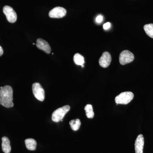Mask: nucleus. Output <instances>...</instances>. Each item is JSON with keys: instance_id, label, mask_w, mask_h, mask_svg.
I'll use <instances>...</instances> for the list:
<instances>
[{"instance_id": "nucleus-16", "label": "nucleus", "mask_w": 153, "mask_h": 153, "mask_svg": "<svg viewBox=\"0 0 153 153\" xmlns=\"http://www.w3.org/2000/svg\"><path fill=\"white\" fill-rule=\"evenodd\" d=\"M145 32L148 36L153 38V24H150L145 25L144 27Z\"/></svg>"}, {"instance_id": "nucleus-17", "label": "nucleus", "mask_w": 153, "mask_h": 153, "mask_svg": "<svg viewBox=\"0 0 153 153\" xmlns=\"http://www.w3.org/2000/svg\"><path fill=\"white\" fill-rule=\"evenodd\" d=\"M103 20V17L101 15L98 16L96 19V22L97 23H100L102 22Z\"/></svg>"}, {"instance_id": "nucleus-13", "label": "nucleus", "mask_w": 153, "mask_h": 153, "mask_svg": "<svg viewBox=\"0 0 153 153\" xmlns=\"http://www.w3.org/2000/svg\"><path fill=\"white\" fill-rule=\"evenodd\" d=\"M74 63L77 65L82 66L85 63L84 58L83 56L79 53H76L74 56Z\"/></svg>"}, {"instance_id": "nucleus-18", "label": "nucleus", "mask_w": 153, "mask_h": 153, "mask_svg": "<svg viewBox=\"0 0 153 153\" xmlns=\"http://www.w3.org/2000/svg\"><path fill=\"white\" fill-rule=\"evenodd\" d=\"M103 29L105 30H107L109 29L111 27V24L109 22H107V23L105 24L103 26Z\"/></svg>"}, {"instance_id": "nucleus-10", "label": "nucleus", "mask_w": 153, "mask_h": 153, "mask_svg": "<svg viewBox=\"0 0 153 153\" xmlns=\"http://www.w3.org/2000/svg\"><path fill=\"white\" fill-rule=\"evenodd\" d=\"M36 46L38 49L43 50L47 54H49L51 52V47L47 41L41 38H38L37 40Z\"/></svg>"}, {"instance_id": "nucleus-5", "label": "nucleus", "mask_w": 153, "mask_h": 153, "mask_svg": "<svg viewBox=\"0 0 153 153\" xmlns=\"http://www.w3.org/2000/svg\"><path fill=\"white\" fill-rule=\"evenodd\" d=\"M134 56L132 53L128 50H124L120 53L119 56V61L122 65H126L133 61Z\"/></svg>"}, {"instance_id": "nucleus-15", "label": "nucleus", "mask_w": 153, "mask_h": 153, "mask_svg": "<svg viewBox=\"0 0 153 153\" xmlns=\"http://www.w3.org/2000/svg\"><path fill=\"white\" fill-rule=\"evenodd\" d=\"M84 109H85V113H86V117L88 118H93L94 114L92 105L90 104L86 105Z\"/></svg>"}, {"instance_id": "nucleus-2", "label": "nucleus", "mask_w": 153, "mask_h": 153, "mask_svg": "<svg viewBox=\"0 0 153 153\" xmlns=\"http://www.w3.org/2000/svg\"><path fill=\"white\" fill-rule=\"evenodd\" d=\"M134 94L131 91H125L117 95L115 98V101L117 104H128L132 100Z\"/></svg>"}, {"instance_id": "nucleus-1", "label": "nucleus", "mask_w": 153, "mask_h": 153, "mask_svg": "<svg viewBox=\"0 0 153 153\" xmlns=\"http://www.w3.org/2000/svg\"><path fill=\"white\" fill-rule=\"evenodd\" d=\"M0 104L6 108L13 106V90L10 85L0 87Z\"/></svg>"}, {"instance_id": "nucleus-12", "label": "nucleus", "mask_w": 153, "mask_h": 153, "mask_svg": "<svg viewBox=\"0 0 153 153\" xmlns=\"http://www.w3.org/2000/svg\"><path fill=\"white\" fill-rule=\"evenodd\" d=\"M26 147L30 151H34L36 149L37 146V143L35 140L33 139H27L25 140Z\"/></svg>"}, {"instance_id": "nucleus-14", "label": "nucleus", "mask_w": 153, "mask_h": 153, "mask_svg": "<svg viewBox=\"0 0 153 153\" xmlns=\"http://www.w3.org/2000/svg\"><path fill=\"white\" fill-rule=\"evenodd\" d=\"M69 124L71 126V129L74 131H76L79 129L81 125V122L79 119L72 120L69 122Z\"/></svg>"}, {"instance_id": "nucleus-8", "label": "nucleus", "mask_w": 153, "mask_h": 153, "mask_svg": "<svg viewBox=\"0 0 153 153\" xmlns=\"http://www.w3.org/2000/svg\"><path fill=\"white\" fill-rule=\"evenodd\" d=\"M111 61V55L109 52H105L103 54L99 60V63L101 67L107 68L109 66Z\"/></svg>"}, {"instance_id": "nucleus-4", "label": "nucleus", "mask_w": 153, "mask_h": 153, "mask_svg": "<svg viewBox=\"0 0 153 153\" xmlns=\"http://www.w3.org/2000/svg\"><path fill=\"white\" fill-rule=\"evenodd\" d=\"M33 94L39 101H43L45 99V91L38 82L33 83L32 86Z\"/></svg>"}, {"instance_id": "nucleus-6", "label": "nucleus", "mask_w": 153, "mask_h": 153, "mask_svg": "<svg viewBox=\"0 0 153 153\" xmlns=\"http://www.w3.org/2000/svg\"><path fill=\"white\" fill-rule=\"evenodd\" d=\"M3 12L5 15L7 20L10 23H14L17 21L16 13L10 6H4L3 8Z\"/></svg>"}, {"instance_id": "nucleus-11", "label": "nucleus", "mask_w": 153, "mask_h": 153, "mask_svg": "<svg viewBox=\"0 0 153 153\" xmlns=\"http://www.w3.org/2000/svg\"><path fill=\"white\" fill-rule=\"evenodd\" d=\"M2 149L4 152L10 153L11 152V148L10 143L8 138L6 137H3L2 138Z\"/></svg>"}, {"instance_id": "nucleus-9", "label": "nucleus", "mask_w": 153, "mask_h": 153, "mask_svg": "<svg viewBox=\"0 0 153 153\" xmlns=\"http://www.w3.org/2000/svg\"><path fill=\"white\" fill-rule=\"evenodd\" d=\"M144 139L142 134H140L137 137L135 142V153H143Z\"/></svg>"}, {"instance_id": "nucleus-7", "label": "nucleus", "mask_w": 153, "mask_h": 153, "mask_svg": "<svg viewBox=\"0 0 153 153\" xmlns=\"http://www.w3.org/2000/svg\"><path fill=\"white\" fill-rule=\"evenodd\" d=\"M66 14V9L62 7H57L51 10L49 12V15L51 18L60 19L65 16Z\"/></svg>"}, {"instance_id": "nucleus-3", "label": "nucleus", "mask_w": 153, "mask_h": 153, "mask_svg": "<svg viewBox=\"0 0 153 153\" xmlns=\"http://www.w3.org/2000/svg\"><path fill=\"white\" fill-rule=\"evenodd\" d=\"M70 109L69 105H66L57 108L52 113V119L55 122H59L63 120L65 114L69 111Z\"/></svg>"}, {"instance_id": "nucleus-19", "label": "nucleus", "mask_w": 153, "mask_h": 153, "mask_svg": "<svg viewBox=\"0 0 153 153\" xmlns=\"http://www.w3.org/2000/svg\"><path fill=\"white\" fill-rule=\"evenodd\" d=\"M3 53H4V51H3L2 47L0 46V56H1V55H3Z\"/></svg>"}]
</instances>
